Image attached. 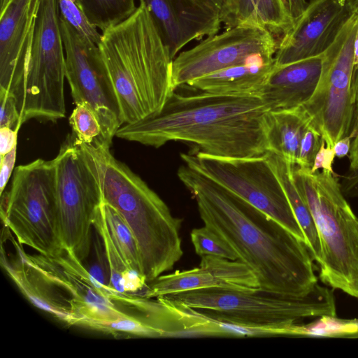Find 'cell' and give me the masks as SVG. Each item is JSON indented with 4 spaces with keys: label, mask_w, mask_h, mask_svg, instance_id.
I'll return each mask as SVG.
<instances>
[{
    "label": "cell",
    "mask_w": 358,
    "mask_h": 358,
    "mask_svg": "<svg viewBox=\"0 0 358 358\" xmlns=\"http://www.w3.org/2000/svg\"><path fill=\"white\" fill-rule=\"evenodd\" d=\"M177 175L194 196L204 225L253 272L259 290L302 296L317 283L313 257L304 241L187 165L180 166Z\"/></svg>",
    "instance_id": "1"
},
{
    "label": "cell",
    "mask_w": 358,
    "mask_h": 358,
    "mask_svg": "<svg viewBox=\"0 0 358 358\" xmlns=\"http://www.w3.org/2000/svg\"><path fill=\"white\" fill-rule=\"evenodd\" d=\"M268 111L259 96L175 91L159 113L123 124L115 136L156 148L176 141L214 157H256L268 151Z\"/></svg>",
    "instance_id": "2"
},
{
    "label": "cell",
    "mask_w": 358,
    "mask_h": 358,
    "mask_svg": "<svg viewBox=\"0 0 358 358\" xmlns=\"http://www.w3.org/2000/svg\"><path fill=\"white\" fill-rule=\"evenodd\" d=\"M119 99H141L148 118L161 112L176 91L173 59L151 14L140 3L122 22L102 31L97 45Z\"/></svg>",
    "instance_id": "3"
},
{
    "label": "cell",
    "mask_w": 358,
    "mask_h": 358,
    "mask_svg": "<svg viewBox=\"0 0 358 358\" xmlns=\"http://www.w3.org/2000/svg\"><path fill=\"white\" fill-rule=\"evenodd\" d=\"M103 201L124 218L137 241L142 275L147 283L171 270L182 257V220L147 183L110 151L106 155Z\"/></svg>",
    "instance_id": "4"
},
{
    "label": "cell",
    "mask_w": 358,
    "mask_h": 358,
    "mask_svg": "<svg viewBox=\"0 0 358 358\" xmlns=\"http://www.w3.org/2000/svg\"><path fill=\"white\" fill-rule=\"evenodd\" d=\"M294 177L314 220L321 245V280L358 299V217L334 173L294 165Z\"/></svg>",
    "instance_id": "5"
},
{
    "label": "cell",
    "mask_w": 358,
    "mask_h": 358,
    "mask_svg": "<svg viewBox=\"0 0 358 358\" xmlns=\"http://www.w3.org/2000/svg\"><path fill=\"white\" fill-rule=\"evenodd\" d=\"M166 296L220 320L273 329L279 335H295L296 326L306 318L336 315L332 291L318 283L302 296L224 288L191 290Z\"/></svg>",
    "instance_id": "6"
},
{
    "label": "cell",
    "mask_w": 358,
    "mask_h": 358,
    "mask_svg": "<svg viewBox=\"0 0 358 358\" xmlns=\"http://www.w3.org/2000/svg\"><path fill=\"white\" fill-rule=\"evenodd\" d=\"M108 150L110 148L100 143H83L71 133L54 158L62 243L82 262L90 254L94 220L103 201V170Z\"/></svg>",
    "instance_id": "7"
},
{
    "label": "cell",
    "mask_w": 358,
    "mask_h": 358,
    "mask_svg": "<svg viewBox=\"0 0 358 358\" xmlns=\"http://www.w3.org/2000/svg\"><path fill=\"white\" fill-rule=\"evenodd\" d=\"M1 218L20 245L46 256L65 250L60 234L54 159H37L14 169L9 189L1 195Z\"/></svg>",
    "instance_id": "8"
},
{
    "label": "cell",
    "mask_w": 358,
    "mask_h": 358,
    "mask_svg": "<svg viewBox=\"0 0 358 358\" xmlns=\"http://www.w3.org/2000/svg\"><path fill=\"white\" fill-rule=\"evenodd\" d=\"M66 58L57 0H42L24 80L13 94L22 125L56 122L66 115Z\"/></svg>",
    "instance_id": "9"
},
{
    "label": "cell",
    "mask_w": 358,
    "mask_h": 358,
    "mask_svg": "<svg viewBox=\"0 0 358 358\" xmlns=\"http://www.w3.org/2000/svg\"><path fill=\"white\" fill-rule=\"evenodd\" d=\"M185 164L262 211L299 238L303 233L265 156L224 158L200 150L180 155Z\"/></svg>",
    "instance_id": "10"
},
{
    "label": "cell",
    "mask_w": 358,
    "mask_h": 358,
    "mask_svg": "<svg viewBox=\"0 0 358 358\" xmlns=\"http://www.w3.org/2000/svg\"><path fill=\"white\" fill-rule=\"evenodd\" d=\"M357 26L358 14L355 13L322 54L317 87L303 105L329 148L350 136L352 129L355 105L352 85Z\"/></svg>",
    "instance_id": "11"
},
{
    "label": "cell",
    "mask_w": 358,
    "mask_h": 358,
    "mask_svg": "<svg viewBox=\"0 0 358 358\" xmlns=\"http://www.w3.org/2000/svg\"><path fill=\"white\" fill-rule=\"evenodd\" d=\"M273 34L261 25L245 23L206 37L173 61L172 81L177 88L231 66L272 61L277 50Z\"/></svg>",
    "instance_id": "12"
},
{
    "label": "cell",
    "mask_w": 358,
    "mask_h": 358,
    "mask_svg": "<svg viewBox=\"0 0 358 358\" xmlns=\"http://www.w3.org/2000/svg\"><path fill=\"white\" fill-rule=\"evenodd\" d=\"M66 58V78L73 103H86L100 122V143L110 148L124 124L120 106L103 64L99 48L59 17Z\"/></svg>",
    "instance_id": "13"
},
{
    "label": "cell",
    "mask_w": 358,
    "mask_h": 358,
    "mask_svg": "<svg viewBox=\"0 0 358 358\" xmlns=\"http://www.w3.org/2000/svg\"><path fill=\"white\" fill-rule=\"evenodd\" d=\"M355 13L347 0H310L278 43L275 66L321 55Z\"/></svg>",
    "instance_id": "14"
},
{
    "label": "cell",
    "mask_w": 358,
    "mask_h": 358,
    "mask_svg": "<svg viewBox=\"0 0 358 358\" xmlns=\"http://www.w3.org/2000/svg\"><path fill=\"white\" fill-rule=\"evenodd\" d=\"M201 257L199 266L162 274L149 282L141 295L145 298H157L178 292L210 288L247 291L259 289L256 276L240 261L213 255Z\"/></svg>",
    "instance_id": "15"
},
{
    "label": "cell",
    "mask_w": 358,
    "mask_h": 358,
    "mask_svg": "<svg viewBox=\"0 0 358 358\" xmlns=\"http://www.w3.org/2000/svg\"><path fill=\"white\" fill-rule=\"evenodd\" d=\"M42 0H14L0 15V91L15 94L25 75Z\"/></svg>",
    "instance_id": "16"
},
{
    "label": "cell",
    "mask_w": 358,
    "mask_h": 358,
    "mask_svg": "<svg viewBox=\"0 0 358 358\" xmlns=\"http://www.w3.org/2000/svg\"><path fill=\"white\" fill-rule=\"evenodd\" d=\"M151 14L172 58L193 41L216 34L222 23L194 0H139Z\"/></svg>",
    "instance_id": "17"
},
{
    "label": "cell",
    "mask_w": 358,
    "mask_h": 358,
    "mask_svg": "<svg viewBox=\"0 0 358 358\" xmlns=\"http://www.w3.org/2000/svg\"><path fill=\"white\" fill-rule=\"evenodd\" d=\"M322 67V54L274 68L259 96L269 110L294 108L314 93Z\"/></svg>",
    "instance_id": "18"
},
{
    "label": "cell",
    "mask_w": 358,
    "mask_h": 358,
    "mask_svg": "<svg viewBox=\"0 0 358 358\" xmlns=\"http://www.w3.org/2000/svg\"><path fill=\"white\" fill-rule=\"evenodd\" d=\"M15 255L8 258L1 248V264L21 293L36 307L61 322L72 324L70 301L52 282L27 260L22 245L12 238Z\"/></svg>",
    "instance_id": "19"
},
{
    "label": "cell",
    "mask_w": 358,
    "mask_h": 358,
    "mask_svg": "<svg viewBox=\"0 0 358 358\" xmlns=\"http://www.w3.org/2000/svg\"><path fill=\"white\" fill-rule=\"evenodd\" d=\"M274 68V59L236 65L191 82L200 92L238 96H259Z\"/></svg>",
    "instance_id": "20"
},
{
    "label": "cell",
    "mask_w": 358,
    "mask_h": 358,
    "mask_svg": "<svg viewBox=\"0 0 358 358\" xmlns=\"http://www.w3.org/2000/svg\"><path fill=\"white\" fill-rule=\"evenodd\" d=\"M312 122L303 105L291 109L269 110L266 128L268 151L296 164L301 140Z\"/></svg>",
    "instance_id": "21"
},
{
    "label": "cell",
    "mask_w": 358,
    "mask_h": 358,
    "mask_svg": "<svg viewBox=\"0 0 358 358\" xmlns=\"http://www.w3.org/2000/svg\"><path fill=\"white\" fill-rule=\"evenodd\" d=\"M265 156L285 193L311 256L319 264L322 255L320 238L309 207L295 182L294 164L273 152L268 151Z\"/></svg>",
    "instance_id": "22"
},
{
    "label": "cell",
    "mask_w": 358,
    "mask_h": 358,
    "mask_svg": "<svg viewBox=\"0 0 358 358\" xmlns=\"http://www.w3.org/2000/svg\"><path fill=\"white\" fill-rule=\"evenodd\" d=\"M93 227L101 238L106 259L110 275L108 286L120 293L136 294L145 289L147 282L127 265L108 230L100 206Z\"/></svg>",
    "instance_id": "23"
},
{
    "label": "cell",
    "mask_w": 358,
    "mask_h": 358,
    "mask_svg": "<svg viewBox=\"0 0 358 358\" xmlns=\"http://www.w3.org/2000/svg\"><path fill=\"white\" fill-rule=\"evenodd\" d=\"M245 23L261 25L272 34L283 35L293 20L282 0H236L231 27Z\"/></svg>",
    "instance_id": "24"
},
{
    "label": "cell",
    "mask_w": 358,
    "mask_h": 358,
    "mask_svg": "<svg viewBox=\"0 0 358 358\" xmlns=\"http://www.w3.org/2000/svg\"><path fill=\"white\" fill-rule=\"evenodd\" d=\"M100 208L108 230L127 265L132 271L143 276L137 241L127 222L122 215L108 203L103 201Z\"/></svg>",
    "instance_id": "25"
},
{
    "label": "cell",
    "mask_w": 358,
    "mask_h": 358,
    "mask_svg": "<svg viewBox=\"0 0 358 358\" xmlns=\"http://www.w3.org/2000/svg\"><path fill=\"white\" fill-rule=\"evenodd\" d=\"M91 24L102 31L131 16L136 10L135 0H77Z\"/></svg>",
    "instance_id": "26"
},
{
    "label": "cell",
    "mask_w": 358,
    "mask_h": 358,
    "mask_svg": "<svg viewBox=\"0 0 358 358\" xmlns=\"http://www.w3.org/2000/svg\"><path fill=\"white\" fill-rule=\"evenodd\" d=\"M69 124L72 133L79 141L86 144L100 143V122L94 110L86 103L76 104L69 117Z\"/></svg>",
    "instance_id": "27"
},
{
    "label": "cell",
    "mask_w": 358,
    "mask_h": 358,
    "mask_svg": "<svg viewBox=\"0 0 358 358\" xmlns=\"http://www.w3.org/2000/svg\"><path fill=\"white\" fill-rule=\"evenodd\" d=\"M190 238L195 252L201 257L213 255L229 260H238L236 254L231 247L205 225L193 229Z\"/></svg>",
    "instance_id": "28"
},
{
    "label": "cell",
    "mask_w": 358,
    "mask_h": 358,
    "mask_svg": "<svg viewBox=\"0 0 358 358\" xmlns=\"http://www.w3.org/2000/svg\"><path fill=\"white\" fill-rule=\"evenodd\" d=\"M59 17L73 27L80 36L96 45L101 34L90 23L77 0H57Z\"/></svg>",
    "instance_id": "29"
},
{
    "label": "cell",
    "mask_w": 358,
    "mask_h": 358,
    "mask_svg": "<svg viewBox=\"0 0 358 358\" xmlns=\"http://www.w3.org/2000/svg\"><path fill=\"white\" fill-rule=\"evenodd\" d=\"M322 141L321 134L312 122L306 129L301 140L296 165L311 169Z\"/></svg>",
    "instance_id": "30"
},
{
    "label": "cell",
    "mask_w": 358,
    "mask_h": 358,
    "mask_svg": "<svg viewBox=\"0 0 358 358\" xmlns=\"http://www.w3.org/2000/svg\"><path fill=\"white\" fill-rule=\"evenodd\" d=\"M0 127L19 129L22 126L17 101L12 93L0 91Z\"/></svg>",
    "instance_id": "31"
},
{
    "label": "cell",
    "mask_w": 358,
    "mask_h": 358,
    "mask_svg": "<svg viewBox=\"0 0 358 358\" xmlns=\"http://www.w3.org/2000/svg\"><path fill=\"white\" fill-rule=\"evenodd\" d=\"M201 7L220 17L227 29L231 27L236 12V0H194Z\"/></svg>",
    "instance_id": "32"
},
{
    "label": "cell",
    "mask_w": 358,
    "mask_h": 358,
    "mask_svg": "<svg viewBox=\"0 0 358 358\" xmlns=\"http://www.w3.org/2000/svg\"><path fill=\"white\" fill-rule=\"evenodd\" d=\"M335 156L334 148L327 147L323 139L320 150L315 155L313 166L310 169V172L314 173L322 169V170L334 173L332 164Z\"/></svg>",
    "instance_id": "33"
},
{
    "label": "cell",
    "mask_w": 358,
    "mask_h": 358,
    "mask_svg": "<svg viewBox=\"0 0 358 358\" xmlns=\"http://www.w3.org/2000/svg\"><path fill=\"white\" fill-rule=\"evenodd\" d=\"M17 145L8 153L0 157V194L4 192L16 160Z\"/></svg>",
    "instance_id": "34"
},
{
    "label": "cell",
    "mask_w": 358,
    "mask_h": 358,
    "mask_svg": "<svg viewBox=\"0 0 358 358\" xmlns=\"http://www.w3.org/2000/svg\"><path fill=\"white\" fill-rule=\"evenodd\" d=\"M340 184L345 196L358 200V169L348 170L342 176Z\"/></svg>",
    "instance_id": "35"
},
{
    "label": "cell",
    "mask_w": 358,
    "mask_h": 358,
    "mask_svg": "<svg viewBox=\"0 0 358 358\" xmlns=\"http://www.w3.org/2000/svg\"><path fill=\"white\" fill-rule=\"evenodd\" d=\"M19 129L0 127V157L10 152L16 145Z\"/></svg>",
    "instance_id": "36"
},
{
    "label": "cell",
    "mask_w": 358,
    "mask_h": 358,
    "mask_svg": "<svg viewBox=\"0 0 358 358\" xmlns=\"http://www.w3.org/2000/svg\"><path fill=\"white\" fill-rule=\"evenodd\" d=\"M350 136L352 141L349 153L350 166L348 170H354L358 169V107L355 108L353 125Z\"/></svg>",
    "instance_id": "37"
},
{
    "label": "cell",
    "mask_w": 358,
    "mask_h": 358,
    "mask_svg": "<svg viewBox=\"0 0 358 358\" xmlns=\"http://www.w3.org/2000/svg\"><path fill=\"white\" fill-rule=\"evenodd\" d=\"M351 137L348 136L338 140L334 145L335 155L338 158H342L350 153L351 148Z\"/></svg>",
    "instance_id": "38"
},
{
    "label": "cell",
    "mask_w": 358,
    "mask_h": 358,
    "mask_svg": "<svg viewBox=\"0 0 358 358\" xmlns=\"http://www.w3.org/2000/svg\"><path fill=\"white\" fill-rule=\"evenodd\" d=\"M352 87L354 103L358 107V68L353 69Z\"/></svg>",
    "instance_id": "39"
},
{
    "label": "cell",
    "mask_w": 358,
    "mask_h": 358,
    "mask_svg": "<svg viewBox=\"0 0 358 358\" xmlns=\"http://www.w3.org/2000/svg\"><path fill=\"white\" fill-rule=\"evenodd\" d=\"M358 68V26L356 32L354 46V69Z\"/></svg>",
    "instance_id": "40"
},
{
    "label": "cell",
    "mask_w": 358,
    "mask_h": 358,
    "mask_svg": "<svg viewBox=\"0 0 358 358\" xmlns=\"http://www.w3.org/2000/svg\"><path fill=\"white\" fill-rule=\"evenodd\" d=\"M352 10L358 14V0H347Z\"/></svg>",
    "instance_id": "41"
},
{
    "label": "cell",
    "mask_w": 358,
    "mask_h": 358,
    "mask_svg": "<svg viewBox=\"0 0 358 358\" xmlns=\"http://www.w3.org/2000/svg\"><path fill=\"white\" fill-rule=\"evenodd\" d=\"M282 1L283 2L285 6L286 7L287 11H288V9H287V6H288V1L289 0H282Z\"/></svg>",
    "instance_id": "42"
},
{
    "label": "cell",
    "mask_w": 358,
    "mask_h": 358,
    "mask_svg": "<svg viewBox=\"0 0 358 358\" xmlns=\"http://www.w3.org/2000/svg\"><path fill=\"white\" fill-rule=\"evenodd\" d=\"M353 322H354L355 327L358 331V320H353Z\"/></svg>",
    "instance_id": "43"
}]
</instances>
